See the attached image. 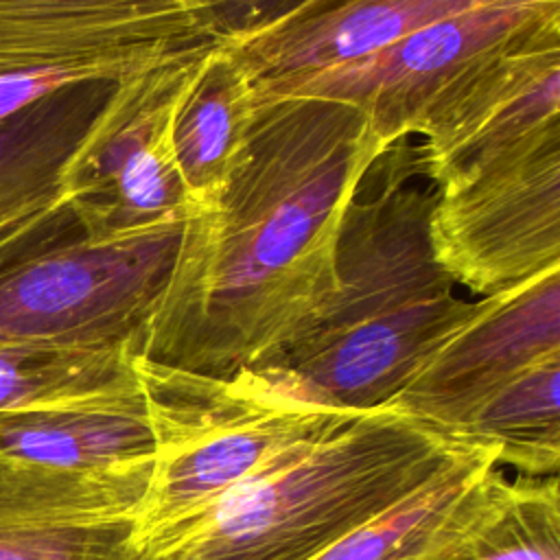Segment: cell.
Segmentation results:
<instances>
[{
	"label": "cell",
	"mask_w": 560,
	"mask_h": 560,
	"mask_svg": "<svg viewBox=\"0 0 560 560\" xmlns=\"http://www.w3.org/2000/svg\"><path fill=\"white\" fill-rule=\"evenodd\" d=\"M383 151L348 103H254L232 171L186 217L140 357L228 378L300 337L335 291L343 210Z\"/></svg>",
	"instance_id": "cell-1"
},
{
	"label": "cell",
	"mask_w": 560,
	"mask_h": 560,
	"mask_svg": "<svg viewBox=\"0 0 560 560\" xmlns=\"http://www.w3.org/2000/svg\"><path fill=\"white\" fill-rule=\"evenodd\" d=\"M420 147L389 144L348 201L335 252V291L313 324L245 370L273 392L348 413L389 407L472 315L435 256L438 186ZM243 372V370H241Z\"/></svg>",
	"instance_id": "cell-2"
},
{
	"label": "cell",
	"mask_w": 560,
	"mask_h": 560,
	"mask_svg": "<svg viewBox=\"0 0 560 560\" xmlns=\"http://www.w3.org/2000/svg\"><path fill=\"white\" fill-rule=\"evenodd\" d=\"M477 446L392 407L361 413L273 455L214 501L131 538L127 560H311Z\"/></svg>",
	"instance_id": "cell-3"
},
{
	"label": "cell",
	"mask_w": 560,
	"mask_h": 560,
	"mask_svg": "<svg viewBox=\"0 0 560 560\" xmlns=\"http://www.w3.org/2000/svg\"><path fill=\"white\" fill-rule=\"evenodd\" d=\"M190 214V212H188ZM188 214L85 236L70 212L0 258V346L127 350L140 357Z\"/></svg>",
	"instance_id": "cell-4"
},
{
	"label": "cell",
	"mask_w": 560,
	"mask_h": 560,
	"mask_svg": "<svg viewBox=\"0 0 560 560\" xmlns=\"http://www.w3.org/2000/svg\"><path fill=\"white\" fill-rule=\"evenodd\" d=\"M136 372L155 464L131 538L214 501L273 455L361 416L287 398L245 370L219 378L136 357Z\"/></svg>",
	"instance_id": "cell-5"
},
{
	"label": "cell",
	"mask_w": 560,
	"mask_h": 560,
	"mask_svg": "<svg viewBox=\"0 0 560 560\" xmlns=\"http://www.w3.org/2000/svg\"><path fill=\"white\" fill-rule=\"evenodd\" d=\"M232 37L223 0H0V120Z\"/></svg>",
	"instance_id": "cell-6"
},
{
	"label": "cell",
	"mask_w": 560,
	"mask_h": 560,
	"mask_svg": "<svg viewBox=\"0 0 560 560\" xmlns=\"http://www.w3.org/2000/svg\"><path fill=\"white\" fill-rule=\"evenodd\" d=\"M558 26L560 2L470 7L361 59L291 81L265 101L317 96L348 103L365 114L387 149L418 136L431 112L488 63Z\"/></svg>",
	"instance_id": "cell-7"
},
{
	"label": "cell",
	"mask_w": 560,
	"mask_h": 560,
	"mask_svg": "<svg viewBox=\"0 0 560 560\" xmlns=\"http://www.w3.org/2000/svg\"><path fill=\"white\" fill-rule=\"evenodd\" d=\"M206 50L112 88L66 175V208L85 236L122 234L195 210L175 164L171 127Z\"/></svg>",
	"instance_id": "cell-8"
},
{
	"label": "cell",
	"mask_w": 560,
	"mask_h": 560,
	"mask_svg": "<svg viewBox=\"0 0 560 560\" xmlns=\"http://www.w3.org/2000/svg\"><path fill=\"white\" fill-rule=\"evenodd\" d=\"M431 238L455 284L481 298L560 267V127L438 188Z\"/></svg>",
	"instance_id": "cell-9"
},
{
	"label": "cell",
	"mask_w": 560,
	"mask_h": 560,
	"mask_svg": "<svg viewBox=\"0 0 560 560\" xmlns=\"http://www.w3.org/2000/svg\"><path fill=\"white\" fill-rule=\"evenodd\" d=\"M553 354H560V267L477 300L389 407L451 435L497 387Z\"/></svg>",
	"instance_id": "cell-10"
},
{
	"label": "cell",
	"mask_w": 560,
	"mask_h": 560,
	"mask_svg": "<svg viewBox=\"0 0 560 560\" xmlns=\"http://www.w3.org/2000/svg\"><path fill=\"white\" fill-rule=\"evenodd\" d=\"M560 127V26L501 55L424 120V175L453 186L525 140Z\"/></svg>",
	"instance_id": "cell-11"
},
{
	"label": "cell",
	"mask_w": 560,
	"mask_h": 560,
	"mask_svg": "<svg viewBox=\"0 0 560 560\" xmlns=\"http://www.w3.org/2000/svg\"><path fill=\"white\" fill-rule=\"evenodd\" d=\"M560 0H304L282 18L225 39L252 85V105L282 85L350 63L470 7Z\"/></svg>",
	"instance_id": "cell-12"
},
{
	"label": "cell",
	"mask_w": 560,
	"mask_h": 560,
	"mask_svg": "<svg viewBox=\"0 0 560 560\" xmlns=\"http://www.w3.org/2000/svg\"><path fill=\"white\" fill-rule=\"evenodd\" d=\"M114 85H72L0 120V258L68 212V166Z\"/></svg>",
	"instance_id": "cell-13"
},
{
	"label": "cell",
	"mask_w": 560,
	"mask_h": 560,
	"mask_svg": "<svg viewBox=\"0 0 560 560\" xmlns=\"http://www.w3.org/2000/svg\"><path fill=\"white\" fill-rule=\"evenodd\" d=\"M416 560H560L558 475L508 479L488 466Z\"/></svg>",
	"instance_id": "cell-14"
},
{
	"label": "cell",
	"mask_w": 560,
	"mask_h": 560,
	"mask_svg": "<svg viewBox=\"0 0 560 560\" xmlns=\"http://www.w3.org/2000/svg\"><path fill=\"white\" fill-rule=\"evenodd\" d=\"M0 457L105 470L155 457L142 387L125 394L0 413Z\"/></svg>",
	"instance_id": "cell-15"
},
{
	"label": "cell",
	"mask_w": 560,
	"mask_h": 560,
	"mask_svg": "<svg viewBox=\"0 0 560 560\" xmlns=\"http://www.w3.org/2000/svg\"><path fill=\"white\" fill-rule=\"evenodd\" d=\"M252 85L225 44L203 52L175 112L171 149L195 210L206 208L232 171L252 125Z\"/></svg>",
	"instance_id": "cell-16"
},
{
	"label": "cell",
	"mask_w": 560,
	"mask_h": 560,
	"mask_svg": "<svg viewBox=\"0 0 560 560\" xmlns=\"http://www.w3.org/2000/svg\"><path fill=\"white\" fill-rule=\"evenodd\" d=\"M560 354L547 357L497 387L453 438L494 446L497 464L527 477L560 468Z\"/></svg>",
	"instance_id": "cell-17"
},
{
	"label": "cell",
	"mask_w": 560,
	"mask_h": 560,
	"mask_svg": "<svg viewBox=\"0 0 560 560\" xmlns=\"http://www.w3.org/2000/svg\"><path fill=\"white\" fill-rule=\"evenodd\" d=\"M153 464L155 457L105 470H70L0 457V512L79 521L136 518Z\"/></svg>",
	"instance_id": "cell-18"
},
{
	"label": "cell",
	"mask_w": 560,
	"mask_h": 560,
	"mask_svg": "<svg viewBox=\"0 0 560 560\" xmlns=\"http://www.w3.org/2000/svg\"><path fill=\"white\" fill-rule=\"evenodd\" d=\"M140 387L127 350L0 346V413L125 394Z\"/></svg>",
	"instance_id": "cell-19"
},
{
	"label": "cell",
	"mask_w": 560,
	"mask_h": 560,
	"mask_svg": "<svg viewBox=\"0 0 560 560\" xmlns=\"http://www.w3.org/2000/svg\"><path fill=\"white\" fill-rule=\"evenodd\" d=\"M497 453L494 446H477L405 501L341 536L311 560H416L468 486L497 464Z\"/></svg>",
	"instance_id": "cell-20"
},
{
	"label": "cell",
	"mask_w": 560,
	"mask_h": 560,
	"mask_svg": "<svg viewBox=\"0 0 560 560\" xmlns=\"http://www.w3.org/2000/svg\"><path fill=\"white\" fill-rule=\"evenodd\" d=\"M136 518H50L0 512V560H127Z\"/></svg>",
	"instance_id": "cell-21"
},
{
	"label": "cell",
	"mask_w": 560,
	"mask_h": 560,
	"mask_svg": "<svg viewBox=\"0 0 560 560\" xmlns=\"http://www.w3.org/2000/svg\"><path fill=\"white\" fill-rule=\"evenodd\" d=\"M230 11L232 37L265 26L291 9H295L304 0H223Z\"/></svg>",
	"instance_id": "cell-22"
}]
</instances>
